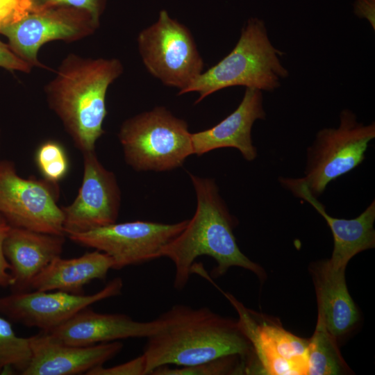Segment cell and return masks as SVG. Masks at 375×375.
Wrapping results in <instances>:
<instances>
[{"label": "cell", "instance_id": "13", "mask_svg": "<svg viewBox=\"0 0 375 375\" xmlns=\"http://www.w3.org/2000/svg\"><path fill=\"white\" fill-rule=\"evenodd\" d=\"M81 185L74 201L62 206L65 235L115 223L121 206V190L115 174L99 160L95 151L83 153Z\"/></svg>", "mask_w": 375, "mask_h": 375}, {"label": "cell", "instance_id": "26", "mask_svg": "<svg viewBox=\"0 0 375 375\" xmlns=\"http://www.w3.org/2000/svg\"><path fill=\"white\" fill-rule=\"evenodd\" d=\"M146 359L142 354L124 363L104 367L103 365L96 367L85 374L87 375H145Z\"/></svg>", "mask_w": 375, "mask_h": 375}, {"label": "cell", "instance_id": "12", "mask_svg": "<svg viewBox=\"0 0 375 375\" xmlns=\"http://www.w3.org/2000/svg\"><path fill=\"white\" fill-rule=\"evenodd\" d=\"M122 288V278L117 277L92 294L58 290L12 292L0 297V315L24 326L49 332L92 304L121 294Z\"/></svg>", "mask_w": 375, "mask_h": 375}, {"label": "cell", "instance_id": "17", "mask_svg": "<svg viewBox=\"0 0 375 375\" xmlns=\"http://www.w3.org/2000/svg\"><path fill=\"white\" fill-rule=\"evenodd\" d=\"M262 92L246 88L238 108L215 126L192 133L194 154L201 156L210 151L231 147L240 151L247 161L257 157V149L253 144L251 129L258 119H265Z\"/></svg>", "mask_w": 375, "mask_h": 375}, {"label": "cell", "instance_id": "1", "mask_svg": "<svg viewBox=\"0 0 375 375\" xmlns=\"http://www.w3.org/2000/svg\"><path fill=\"white\" fill-rule=\"evenodd\" d=\"M158 329L147 338L143 355L146 374L161 366H191L238 355L252 371L257 365L253 347L238 321L207 307L175 304L158 318Z\"/></svg>", "mask_w": 375, "mask_h": 375}, {"label": "cell", "instance_id": "6", "mask_svg": "<svg viewBox=\"0 0 375 375\" xmlns=\"http://www.w3.org/2000/svg\"><path fill=\"white\" fill-rule=\"evenodd\" d=\"M374 138V122L365 125L358 122L351 110H342L338 127L324 128L317 133L307 149L304 176L297 179L317 198L331 181L363 162Z\"/></svg>", "mask_w": 375, "mask_h": 375}, {"label": "cell", "instance_id": "19", "mask_svg": "<svg viewBox=\"0 0 375 375\" xmlns=\"http://www.w3.org/2000/svg\"><path fill=\"white\" fill-rule=\"evenodd\" d=\"M346 267H335L327 260L315 263L312 276L316 292L317 317L338 340L349 333L359 319L345 280Z\"/></svg>", "mask_w": 375, "mask_h": 375}, {"label": "cell", "instance_id": "16", "mask_svg": "<svg viewBox=\"0 0 375 375\" xmlns=\"http://www.w3.org/2000/svg\"><path fill=\"white\" fill-rule=\"evenodd\" d=\"M281 185L294 196L310 203L326 220L333 238L331 257L328 260L335 267H346L358 253L375 247V200L358 217L340 219L329 215L322 203L313 197L297 178L281 177Z\"/></svg>", "mask_w": 375, "mask_h": 375}, {"label": "cell", "instance_id": "5", "mask_svg": "<svg viewBox=\"0 0 375 375\" xmlns=\"http://www.w3.org/2000/svg\"><path fill=\"white\" fill-rule=\"evenodd\" d=\"M187 122L157 106L126 119L117 136L126 162L137 172H165L194 154Z\"/></svg>", "mask_w": 375, "mask_h": 375}, {"label": "cell", "instance_id": "20", "mask_svg": "<svg viewBox=\"0 0 375 375\" xmlns=\"http://www.w3.org/2000/svg\"><path fill=\"white\" fill-rule=\"evenodd\" d=\"M113 267L111 257L98 250L69 259L58 256L33 279L31 290L82 294L86 284L94 279L104 280Z\"/></svg>", "mask_w": 375, "mask_h": 375}, {"label": "cell", "instance_id": "18", "mask_svg": "<svg viewBox=\"0 0 375 375\" xmlns=\"http://www.w3.org/2000/svg\"><path fill=\"white\" fill-rule=\"evenodd\" d=\"M65 236L11 226L4 241L3 252L10 265L12 292L31 290L33 279L60 256Z\"/></svg>", "mask_w": 375, "mask_h": 375}, {"label": "cell", "instance_id": "7", "mask_svg": "<svg viewBox=\"0 0 375 375\" xmlns=\"http://www.w3.org/2000/svg\"><path fill=\"white\" fill-rule=\"evenodd\" d=\"M138 51L147 70L179 94L203 72V60L190 30L162 10L158 19L141 31Z\"/></svg>", "mask_w": 375, "mask_h": 375}, {"label": "cell", "instance_id": "25", "mask_svg": "<svg viewBox=\"0 0 375 375\" xmlns=\"http://www.w3.org/2000/svg\"><path fill=\"white\" fill-rule=\"evenodd\" d=\"M27 12L57 6H69L85 10L99 22L107 0H22Z\"/></svg>", "mask_w": 375, "mask_h": 375}, {"label": "cell", "instance_id": "30", "mask_svg": "<svg viewBox=\"0 0 375 375\" xmlns=\"http://www.w3.org/2000/svg\"><path fill=\"white\" fill-rule=\"evenodd\" d=\"M354 12L358 17L367 19L375 30V0H356Z\"/></svg>", "mask_w": 375, "mask_h": 375}, {"label": "cell", "instance_id": "11", "mask_svg": "<svg viewBox=\"0 0 375 375\" xmlns=\"http://www.w3.org/2000/svg\"><path fill=\"white\" fill-rule=\"evenodd\" d=\"M221 292L238 313V323L253 347L260 372L271 375L308 374L309 340L292 334L272 318L247 308L232 294Z\"/></svg>", "mask_w": 375, "mask_h": 375}, {"label": "cell", "instance_id": "2", "mask_svg": "<svg viewBox=\"0 0 375 375\" xmlns=\"http://www.w3.org/2000/svg\"><path fill=\"white\" fill-rule=\"evenodd\" d=\"M197 196V208L185 228L160 252L175 267L174 287L182 290L188 284L195 259L212 257L217 263L212 271L214 277L224 274L231 267L251 271L262 278L265 272L248 258L238 246L233 229L236 221L221 197L213 179L190 174Z\"/></svg>", "mask_w": 375, "mask_h": 375}, {"label": "cell", "instance_id": "22", "mask_svg": "<svg viewBox=\"0 0 375 375\" xmlns=\"http://www.w3.org/2000/svg\"><path fill=\"white\" fill-rule=\"evenodd\" d=\"M31 358L29 338L17 336L10 321L0 315V374L6 371H16L22 374Z\"/></svg>", "mask_w": 375, "mask_h": 375}, {"label": "cell", "instance_id": "3", "mask_svg": "<svg viewBox=\"0 0 375 375\" xmlns=\"http://www.w3.org/2000/svg\"><path fill=\"white\" fill-rule=\"evenodd\" d=\"M117 58H85L69 53L44 87L50 109L82 154L95 151L105 133L107 90L123 73Z\"/></svg>", "mask_w": 375, "mask_h": 375}, {"label": "cell", "instance_id": "9", "mask_svg": "<svg viewBox=\"0 0 375 375\" xmlns=\"http://www.w3.org/2000/svg\"><path fill=\"white\" fill-rule=\"evenodd\" d=\"M99 26L88 11L57 6L28 11L18 19L0 25V34L13 52L31 67L48 69L38 60V51L53 40L75 42L93 34Z\"/></svg>", "mask_w": 375, "mask_h": 375}, {"label": "cell", "instance_id": "28", "mask_svg": "<svg viewBox=\"0 0 375 375\" xmlns=\"http://www.w3.org/2000/svg\"><path fill=\"white\" fill-rule=\"evenodd\" d=\"M11 226L0 214V287H10L12 276L10 273V265L3 252L4 241L8 234Z\"/></svg>", "mask_w": 375, "mask_h": 375}, {"label": "cell", "instance_id": "4", "mask_svg": "<svg viewBox=\"0 0 375 375\" xmlns=\"http://www.w3.org/2000/svg\"><path fill=\"white\" fill-rule=\"evenodd\" d=\"M283 54L272 44L264 22L251 17L232 51L203 71L179 95L197 92L198 103L214 92L233 86L272 92L289 75L279 58Z\"/></svg>", "mask_w": 375, "mask_h": 375}, {"label": "cell", "instance_id": "23", "mask_svg": "<svg viewBox=\"0 0 375 375\" xmlns=\"http://www.w3.org/2000/svg\"><path fill=\"white\" fill-rule=\"evenodd\" d=\"M249 373V365L242 357L231 355L191 366L170 368L163 365L153 369V375H220Z\"/></svg>", "mask_w": 375, "mask_h": 375}, {"label": "cell", "instance_id": "24", "mask_svg": "<svg viewBox=\"0 0 375 375\" xmlns=\"http://www.w3.org/2000/svg\"><path fill=\"white\" fill-rule=\"evenodd\" d=\"M34 160L42 178L53 183L58 184L69 170L67 151L60 142L54 140H47L37 147Z\"/></svg>", "mask_w": 375, "mask_h": 375}, {"label": "cell", "instance_id": "8", "mask_svg": "<svg viewBox=\"0 0 375 375\" xmlns=\"http://www.w3.org/2000/svg\"><path fill=\"white\" fill-rule=\"evenodd\" d=\"M58 195V184L23 178L12 161L0 160V214L11 226L65 235Z\"/></svg>", "mask_w": 375, "mask_h": 375}, {"label": "cell", "instance_id": "29", "mask_svg": "<svg viewBox=\"0 0 375 375\" xmlns=\"http://www.w3.org/2000/svg\"><path fill=\"white\" fill-rule=\"evenodd\" d=\"M26 12L22 0H0V25L14 22Z\"/></svg>", "mask_w": 375, "mask_h": 375}, {"label": "cell", "instance_id": "10", "mask_svg": "<svg viewBox=\"0 0 375 375\" xmlns=\"http://www.w3.org/2000/svg\"><path fill=\"white\" fill-rule=\"evenodd\" d=\"M188 221L115 222L67 236L79 245L106 253L114 262L113 269H120L160 257L162 248L185 228Z\"/></svg>", "mask_w": 375, "mask_h": 375}, {"label": "cell", "instance_id": "21", "mask_svg": "<svg viewBox=\"0 0 375 375\" xmlns=\"http://www.w3.org/2000/svg\"><path fill=\"white\" fill-rule=\"evenodd\" d=\"M338 340L317 317L315 332L309 339L307 374L335 375L350 371L340 352Z\"/></svg>", "mask_w": 375, "mask_h": 375}, {"label": "cell", "instance_id": "27", "mask_svg": "<svg viewBox=\"0 0 375 375\" xmlns=\"http://www.w3.org/2000/svg\"><path fill=\"white\" fill-rule=\"evenodd\" d=\"M0 67L9 71H19L29 73L33 68L10 49L8 44L3 42L0 40Z\"/></svg>", "mask_w": 375, "mask_h": 375}, {"label": "cell", "instance_id": "14", "mask_svg": "<svg viewBox=\"0 0 375 375\" xmlns=\"http://www.w3.org/2000/svg\"><path fill=\"white\" fill-rule=\"evenodd\" d=\"M31 358L22 375H75L103 365L120 352L119 341L77 347L62 343L47 332L29 337Z\"/></svg>", "mask_w": 375, "mask_h": 375}, {"label": "cell", "instance_id": "15", "mask_svg": "<svg viewBox=\"0 0 375 375\" xmlns=\"http://www.w3.org/2000/svg\"><path fill=\"white\" fill-rule=\"evenodd\" d=\"M158 326V319L138 322L126 315L102 314L87 307L47 333L62 343L85 347L127 338H148Z\"/></svg>", "mask_w": 375, "mask_h": 375}]
</instances>
